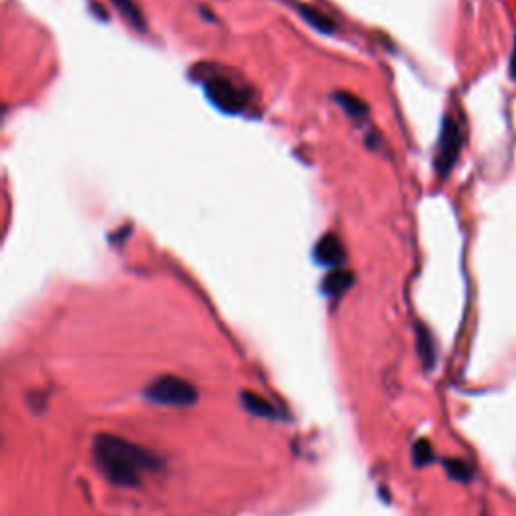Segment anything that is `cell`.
<instances>
[{"label":"cell","instance_id":"1","mask_svg":"<svg viewBox=\"0 0 516 516\" xmlns=\"http://www.w3.org/2000/svg\"><path fill=\"white\" fill-rule=\"evenodd\" d=\"M93 458H96L97 468L109 483L125 488L140 484L142 472H156L163 464L150 450L109 434H99L96 438Z\"/></svg>","mask_w":516,"mask_h":516},{"label":"cell","instance_id":"2","mask_svg":"<svg viewBox=\"0 0 516 516\" xmlns=\"http://www.w3.org/2000/svg\"><path fill=\"white\" fill-rule=\"evenodd\" d=\"M204 91L214 107L232 115L243 114L253 101L251 89L225 75H208L204 81Z\"/></svg>","mask_w":516,"mask_h":516},{"label":"cell","instance_id":"3","mask_svg":"<svg viewBox=\"0 0 516 516\" xmlns=\"http://www.w3.org/2000/svg\"><path fill=\"white\" fill-rule=\"evenodd\" d=\"M145 398L160 403V406H192L198 400V392L190 382L182 380V377L161 375L148 385Z\"/></svg>","mask_w":516,"mask_h":516},{"label":"cell","instance_id":"4","mask_svg":"<svg viewBox=\"0 0 516 516\" xmlns=\"http://www.w3.org/2000/svg\"><path fill=\"white\" fill-rule=\"evenodd\" d=\"M462 148V132L460 125L454 122L452 117H444L442 129H440V140H438L436 150V171L440 178H446L454 168L456 160Z\"/></svg>","mask_w":516,"mask_h":516},{"label":"cell","instance_id":"5","mask_svg":"<svg viewBox=\"0 0 516 516\" xmlns=\"http://www.w3.org/2000/svg\"><path fill=\"white\" fill-rule=\"evenodd\" d=\"M315 258L317 263L323 266H333V269H341L346 263V248H343L341 238L337 235H325L315 246Z\"/></svg>","mask_w":516,"mask_h":516},{"label":"cell","instance_id":"6","mask_svg":"<svg viewBox=\"0 0 516 516\" xmlns=\"http://www.w3.org/2000/svg\"><path fill=\"white\" fill-rule=\"evenodd\" d=\"M335 101L339 103L341 109L346 111V114L354 119V122H365V119L369 117V109H367L365 103L361 101L359 97L351 96V93H347V91L335 93Z\"/></svg>","mask_w":516,"mask_h":516},{"label":"cell","instance_id":"7","mask_svg":"<svg viewBox=\"0 0 516 516\" xmlns=\"http://www.w3.org/2000/svg\"><path fill=\"white\" fill-rule=\"evenodd\" d=\"M297 13L303 16L307 24H311V27L319 32L331 34L335 31V23H333L331 16H327L323 11H319V8L307 6V5H297Z\"/></svg>","mask_w":516,"mask_h":516},{"label":"cell","instance_id":"8","mask_svg":"<svg viewBox=\"0 0 516 516\" xmlns=\"http://www.w3.org/2000/svg\"><path fill=\"white\" fill-rule=\"evenodd\" d=\"M111 3H114V6L117 8V13L122 14L124 19L132 24V27H135L137 31L145 29V21L142 16V11L137 8L134 0H111Z\"/></svg>","mask_w":516,"mask_h":516},{"label":"cell","instance_id":"9","mask_svg":"<svg viewBox=\"0 0 516 516\" xmlns=\"http://www.w3.org/2000/svg\"><path fill=\"white\" fill-rule=\"evenodd\" d=\"M351 281H354L351 272L343 271V269H335L329 277L325 279V292L331 297H339L343 290H347L351 287Z\"/></svg>","mask_w":516,"mask_h":516},{"label":"cell","instance_id":"10","mask_svg":"<svg viewBox=\"0 0 516 516\" xmlns=\"http://www.w3.org/2000/svg\"><path fill=\"white\" fill-rule=\"evenodd\" d=\"M244 406L253 411V414L264 416V418H277V410H274L269 401H264L263 398H256L253 393H243Z\"/></svg>","mask_w":516,"mask_h":516},{"label":"cell","instance_id":"11","mask_svg":"<svg viewBox=\"0 0 516 516\" xmlns=\"http://www.w3.org/2000/svg\"><path fill=\"white\" fill-rule=\"evenodd\" d=\"M418 337H419V351L424 357L434 359V349H432V339L426 329H418Z\"/></svg>","mask_w":516,"mask_h":516},{"label":"cell","instance_id":"12","mask_svg":"<svg viewBox=\"0 0 516 516\" xmlns=\"http://www.w3.org/2000/svg\"><path fill=\"white\" fill-rule=\"evenodd\" d=\"M414 458H416V464H426L428 460H432V448H429V444L428 442H418L416 444V448H414Z\"/></svg>","mask_w":516,"mask_h":516},{"label":"cell","instance_id":"13","mask_svg":"<svg viewBox=\"0 0 516 516\" xmlns=\"http://www.w3.org/2000/svg\"><path fill=\"white\" fill-rule=\"evenodd\" d=\"M448 464V470H450V475L454 476V478H458V480H468L470 478V472H468V466L464 462H446Z\"/></svg>","mask_w":516,"mask_h":516}]
</instances>
